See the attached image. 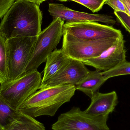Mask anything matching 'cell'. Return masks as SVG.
<instances>
[{"label":"cell","instance_id":"6da1fadb","mask_svg":"<svg viewBox=\"0 0 130 130\" xmlns=\"http://www.w3.org/2000/svg\"><path fill=\"white\" fill-rule=\"evenodd\" d=\"M42 13L39 6L28 0H16L3 17L0 32L7 40L37 37L42 32Z\"/></svg>","mask_w":130,"mask_h":130},{"label":"cell","instance_id":"7a4b0ae2","mask_svg":"<svg viewBox=\"0 0 130 130\" xmlns=\"http://www.w3.org/2000/svg\"><path fill=\"white\" fill-rule=\"evenodd\" d=\"M39 89L21 105L18 111L34 118L43 115L53 117L62 105L70 101L76 90L72 84Z\"/></svg>","mask_w":130,"mask_h":130},{"label":"cell","instance_id":"3957f363","mask_svg":"<svg viewBox=\"0 0 130 130\" xmlns=\"http://www.w3.org/2000/svg\"><path fill=\"white\" fill-rule=\"evenodd\" d=\"M42 78L38 70L28 72L0 85V95L14 110L39 89Z\"/></svg>","mask_w":130,"mask_h":130},{"label":"cell","instance_id":"277c9868","mask_svg":"<svg viewBox=\"0 0 130 130\" xmlns=\"http://www.w3.org/2000/svg\"><path fill=\"white\" fill-rule=\"evenodd\" d=\"M64 21L60 18L53 21L37 37L35 45L25 73L37 70L47 57L56 49L63 35Z\"/></svg>","mask_w":130,"mask_h":130},{"label":"cell","instance_id":"5b68a950","mask_svg":"<svg viewBox=\"0 0 130 130\" xmlns=\"http://www.w3.org/2000/svg\"><path fill=\"white\" fill-rule=\"evenodd\" d=\"M63 36L62 50L70 58L82 62L98 57L119 38L88 40L76 38L65 32Z\"/></svg>","mask_w":130,"mask_h":130},{"label":"cell","instance_id":"8992f818","mask_svg":"<svg viewBox=\"0 0 130 130\" xmlns=\"http://www.w3.org/2000/svg\"><path fill=\"white\" fill-rule=\"evenodd\" d=\"M36 39L19 37L7 40L8 81L14 80L25 73Z\"/></svg>","mask_w":130,"mask_h":130},{"label":"cell","instance_id":"52a82bcc","mask_svg":"<svg viewBox=\"0 0 130 130\" xmlns=\"http://www.w3.org/2000/svg\"><path fill=\"white\" fill-rule=\"evenodd\" d=\"M109 115L94 116L73 107L60 115L53 124V130H110L107 121Z\"/></svg>","mask_w":130,"mask_h":130},{"label":"cell","instance_id":"ba28073f","mask_svg":"<svg viewBox=\"0 0 130 130\" xmlns=\"http://www.w3.org/2000/svg\"><path fill=\"white\" fill-rule=\"evenodd\" d=\"M63 31L76 38L88 40L119 38L123 36L120 30L94 21L66 22Z\"/></svg>","mask_w":130,"mask_h":130},{"label":"cell","instance_id":"9c48e42d","mask_svg":"<svg viewBox=\"0 0 130 130\" xmlns=\"http://www.w3.org/2000/svg\"><path fill=\"white\" fill-rule=\"evenodd\" d=\"M126 50L123 36L97 58L83 62L84 64L90 66L102 72L114 69L126 60Z\"/></svg>","mask_w":130,"mask_h":130},{"label":"cell","instance_id":"30bf717a","mask_svg":"<svg viewBox=\"0 0 130 130\" xmlns=\"http://www.w3.org/2000/svg\"><path fill=\"white\" fill-rule=\"evenodd\" d=\"M49 13L53 19L59 18L67 23L94 21L109 26L116 24V21L112 16L107 14H95L73 10L62 4H49Z\"/></svg>","mask_w":130,"mask_h":130},{"label":"cell","instance_id":"8fae6325","mask_svg":"<svg viewBox=\"0 0 130 130\" xmlns=\"http://www.w3.org/2000/svg\"><path fill=\"white\" fill-rule=\"evenodd\" d=\"M89 70L82 62L72 59L70 62L62 69L39 89L48 87L78 84L88 75Z\"/></svg>","mask_w":130,"mask_h":130},{"label":"cell","instance_id":"7c38bea8","mask_svg":"<svg viewBox=\"0 0 130 130\" xmlns=\"http://www.w3.org/2000/svg\"><path fill=\"white\" fill-rule=\"evenodd\" d=\"M89 107L84 111L92 116L109 115L115 109L118 104V97L115 91L107 93L98 92L91 98Z\"/></svg>","mask_w":130,"mask_h":130},{"label":"cell","instance_id":"4fadbf2b","mask_svg":"<svg viewBox=\"0 0 130 130\" xmlns=\"http://www.w3.org/2000/svg\"><path fill=\"white\" fill-rule=\"evenodd\" d=\"M62 49H55L47 57L42 79L41 86L46 83L72 60Z\"/></svg>","mask_w":130,"mask_h":130},{"label":"cell","instance_id":"5bb4252c","mask_svg":"<svg viewBox=\"0 0 130 130\" xmlns=\"http://www.w3.org/2000/svg\"><path fill=\"white\" fill-rule=\"evenodd\" d=\"M107 80L102 71H89L86 76L75 87L76 90L82 92L91 99Z\"/></svg>","mask_w":130,"mask_h":130},{"label":"cell","instance_id":"9a60e30c","mask_svg":"<svg viewBox=\"0 0 130 130\" xmlns=\"http://www.w3.org/2000/svg\"><path fill=\"white\" fill-rule=\"evenodd\" d=\"M4 130H46L43 124L18 111L13 122Z\"/></svg>","mask_w":130,"mask_h":130},{"label":"cell","instance_id":"2e32d148","mask_svg":"<svg viewBox=\"0 0 130 130\" xmlns=\"http://www.w3.org/2000/svg\"><path fill=\"white\" fill-rule=\"evenodd\" d=\"M18 111L12 108L0 95V130H4L14 120Z\"/></svg>","mask_w":130,"mask_h":130},{"label":"cell","instance_id":"e0dca14e","mask_svg":"<svg viewBox=\"0 0 130 130\" xmlns=\"http://www.w3.org/2000/svg\"><path fill=\"white\" fill-rule=\"evenodd\" d=\"M7 81V40L0 32V84Z\"/></svg>","mask_w":130,"mask_h":130},{"label":"cell","instance_id":"ac0fdd59","mask_svg":"<svg viewBox=\"0 0 130 130\" xmlns=\"http://www.w3.org/2000/svg\"><path fill=\"white\" fill-rule=\"evenodd\" d=\"M102 73L106 80L112 77L130 75V62L126 61L114 69Z\"/></svg>","mask_w":130,"mask_h":130},{"label":"cell","instance_id":"d6986e66","mask_svg":"<svg viewBox=\"0 0 130 130\" xmlns=\"http://www.w3.org/2000/svg\"><path fill=\"white\" fill-rule=\"evenodd\" d=\"M77 2L88 8L93 13L99 11L102 8L106 0H68Z\"/></svg>","mask_w":130,"mask_h":130},{"label":"cell","instance_id":"ffe728a7","mask_svg":"<svg viewBox=\"0 0 130 130\" xmlns=\"http://www.w3.org/2000/svg\"><path fill=\"white\" fill-rule=\"evenodd\" d=\"M114 14L121 23L130 33V16L123 12L114 11Z\"/></svg>","mask_w":130,"mask_h":130},{"label":"cell","instance_id":"44dd1931","mask_svg":"<svg viewBox=\"0 0 130 130\" xmlns=\"http://www.w3.org/2000/svg\"><path fill=\"white\" fill-rule=\"evenodd\" d=\"M105 4L111 7L114 11L124 12L128 14L126 8L120 0H106Z\"/></svg>","mask_w":130,"mask_h":130},{"label":"cell","instance_id":"7402d4cb","mask_svg":"<svg viewBox=\"0 0 130 130\" xmlns=\"http://www.w3.org/2000/svg\"><path fill=\"white\" fill-rule=\"evenodd\" d=\"M16 0H0V19L4 17L8 10Z\"/></svg>","mask_w":130,"mask_h":130},{"label":"cell","instance_id":"603a6c76","mask_svg":"<svg viewBox=\"0 0 130 130\" xmlns=\"http://www.w3.org/2000/svg\"><path fill=\"white\" fill-rule=\"evenodd\" d=\"M125 6L128 12V14L130 16V0H120Z\"/></svg>","mask_w":130,"mask_h":130},{"label":"cell","instance_id":"cb8c5ba5","mask_svg":"<svg viewBox=\"0 0 130 130\" xmlns=\"http://www.w3.org/2000/svg\"><path fill=\"white\" fill-rule=\"evenodd\" d=\"M28 1L34 2V3H35V4H36L37 5L40 6V5L43 2L46 1V0H28Z\"/></svg>","mask_w":130,"mask_h":130},{"label":"cell","instance_id":"d4e9b609","mask_svg":"<svg viewBox=\"0 0 130 130\" xmlns=\"http://www.w3.org/2000/svg\"><path fill=\"white\" fill-rule=\"evenodd\" d=\"M58 1H59L61 2H66L68 1V0H58Z\"/></svg>","mask_w":130,"mask_h":130}]
</instances>
